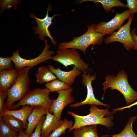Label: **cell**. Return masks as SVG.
Listing matches in <instances>:
<instances>
[{
	"label": "cell",
	"mask_w": 137,
	"mask_h": 137,
	"mask_svg": "<svg viewBox=\"0 0 137 137\" xmlns=\"http://www.w3.org/2000/svg\"><path fill=\"white\" fill-rule=\"evenodd\" d=\"M88 114L83 116L78 115L73 112L67 111V113L73 116L75 119L73 125L68 129L70 132L82 127L91 125H102L109 129L113 126V115L115 112L110 111L108 108L99 109L95 105H91Z\"/></svg>",
	"instance_id": "1"
},
{
	"label": "cell",
	"mask_w": 137,
	"mask_h": 137,
	"mask_svg": "<svg viewBox=\"0 0 137 137\" xmlns=\"http://www.w3.org/2000/svg\"><path fill=\"white\" fill-rule=\"evenodd\" d=\"M127 74L124 71H120L117 76L108 74L105 77L106 81L102 83L104 91L102 99H104L105 91L110 88L111 90H116L123 95L126 104L130 105L137 99V92L134 90L129 83Z\"/></svg>",
	"instance_id": "2"
},
{
	"label": "cell",
	"mask_w": 137,
	"mask_h": 137,
	"mask_svg": "<svg viewBox=\"0 0 137 137\" xmlns=\"http://www.w3.org/2000/svg\"><path fill=\"white\" fill-rule=\"evenodd\" d=\"M30 66L24 67L19 71L18 77L12 85L7 91V98L3 109L13 110L16 102L20 101L29 91L30 78L28 76Z\"/></svg>",
	"instance_id": "3"
},
{
	"label": "cell",
	"mask_w": 137,
	"mask_h": 137,
	"mask_svg": "<svg viewBox=\"0 0 137 137\" xmlns=\"http://www.w3.org/2000/svg\"><path fill=\"white\" fill-rule=\"evenodd\" d=\"M95 25L94 23H92L91 25H88L87 30L85 33L79 37H73L72 41L60 43L58 49L71 48L78 49L85 55L86 49L90 45H93V50L94 45H101L105 35L95 31Z\"/></svg>",
	"instance_id": "4"
},
{
	"label": "cell",
	"mask_w": 137,
	"mask_h": 137,
	"mask_svg": "<svg viewBox=\"0 0 137 137\" xmlns=\"http://www.w3.org/2000/svg\"><path fill=\"white\" fill-rule=\"evenodd\" d=\"M50 92L46 88H38L29 91L17 103L14 105L13 110L18 108L20 106L28 105L33 106H43L47 107L49 110L53 101V99L49 97Z\"/></svg>",
	"instance_id": "5"
},
{
	"label": "cell",
	"mask_w": 137,
	"mask_h": 137,
	"mask_svg": "<svg viewBox=\"0 0 137 137\" xmlns=\"http://www.w3.org/2000/svg\"><path fill=\"white\" fill-rule=\"evenodd\" d=\"M57 54L52 57L53 60L58 62L67 67L68 66L73 65L82 72L90 71L89 64L85 63L81 57L76 49L66 48L57 50Z\"/></svg>",
	"instance_id": "6"
},
{
	"label": "cell",
	"mask_w": 137,
	"mask_h": 137,
	"mask_svg": "<svg viewBox=\"0 0 137 137\" xmlns=\"http://www.w3.org/2000/svg\"><path fill=\"white\" fill-rule=\"evenodd\" d=\"M48 40L45 41V47L40 55L37 57L29 59H25L20 57L19 54L20 48L13 52L11 58L14 63L15 70L19 71L22 68L26 67H32L42 63L46 62L51 59V55L54 53V52L49 50L50 46L47 44Z\"/></svg>",
	"instance_id": "7"
},
{
	"label": "cell",
	"mask_w": 137,
	"mask_h": 137,
	"mask_svg": "<svg viewBox=\"0 0 137 137\" xmlns=\"http://www.w3.org/2000/svg\"><path fill=\"white\" fill-rule=\"evenodd\" d=\"M134 16V14H131L126 24L121 26L117 31H114L111 35L107 37L104 40L105 43L117 42L122 43L127 51L133 49L135 43L130 30Z\"/></svg>",
	"instance_id": "8"
},
{
	"label": "cell",
	"mask_w": 137,
	"mask_h": 137,
	"mask_svg": "<svg viewBox=\"0 0 137 137\" xmlns=\"http://www.w3.org/2000/svg\"><path fill=\"white\" fill-rule=\"evenodd\" d=\"M131 14L129 9L119 13H116L114 17L108 22L102 21L95 25L94 29L97 32L111 35L121 26L125 20L128 19Z\"/></svg>",
	"instance_id": "9"
},
{
	"label": "cell",
	"mask_w": 137,
	"mask_h": 137,
	"mask_svg": "<svg viewBox=\"0 0 137 137\" xmlns=\"http://www.w3.org/2000/svg\"><path fill=\"white\" fill-rule=\"evenodd\" d=\"M82 84L86 87L87 90V96L85 99L83 101L77 102L70 105L71 107L76 108L85 105H95L105 106L108 108H110V106L107 104L103 103L96 99L94 96L93 88L92 85L93 81L95 80L96 77L95 73L93 75L91 76L88 72H83L81 75Z\"/></svg>",
	"instance_id": "10"
},
{
	"label": "cell",
	"mask_w": 137,
	"mask_h": 137,
	"mask_svg": "<svg viewBox=\"0 0 137 137\" xmlns=\"http://www.w3.org/2000/svg\"><path fill=\"white\" fill-rule=\"evenodd\" d=\"M52 8L50 5H48L45 17L42 19L36 17L33 13L29 14L30 16L34 18L36 21L37 26L34 28V34L35 35L38 34L39 35V38L43 41H46L45 37H48L50 39L52 43L55 46L56 44V42L55 40L51 35L49 30V27L52 23V20L54 18L58 15V14L54 15L52 17L49 16L48 12L51 10Z\"/></svg>",
	"instance_id": "11"
},
{
	"label": "cell",
	"mask_w": 137,
	"mask_h": 137,
	"mask_svg": "<svg viewBox=\"0 0 137 137\" xmlns=\"http://www.w3.org/2000/svg\"><path fill=\"white\" fill-rule=\"evenodd\" d=\"M73 91V88L71 87L58 91V95L57 98L53 99L48 112L53 113L59 120L61 119V113L65 107L74 101V98L71 94Z\"/></svg>",
	"instance_id": "12"
},
{
	"label": "cell",
	"mask_w": 137,
	"mask_h": 137,
	"mask_svg": "<svg viewBox=\"0 0 137 137\" xmlns=\"http://www.w3.org/2000/svg\"><path fill=\"white\" fill-rule=\"evenodd\" d=\"M50 70L60 81L70 86L73 84L76 77L81 73L82 71L76 66H74L73 69L68 71H65L61 70L60 66L57 69L54 65H49L48 66Z\"/></svg>",
	"instance_id": "13"
},
{
	"label": "cell",
	"mask_w": 137,
	"mask_h": 137,
	"mask_svg": "<svg viewBox=\"0 0 137 137\" xmlns=\"http://www.w3.org/2000/svg\"><path fill=\"white\" fill-rule=\"evenodd\" d=\"M48 112V109L44 106H34L28 118V127L25 131L29 137L41 117L44 115L46 114Z\"/></svg>",
	"instance_id": "14"
},
{
	"label": "cell",
	"mask_w": 137,
	"mask_h": 137,
	"mask_svg": "<svg viewBox=\"0 0 137 137\" xmlns=\"http://www.w3.org/2000/svg\"><path fill=\"white\" fill-rule=\"evenodd\" d=\"M34 107L28 105H23L21 109L18 110L3 109L2 112L0 113V115L7 114L13 116L22 122L24 128L26 130L28 126V118Z\"/></svg>",
	"instance_id": "15"
},
{
	"label": "cell",
	"mask_w": 137,
	"mask_h": 137,
	"mask_svg": "<svg viewBox=\"0 0 137 137\" xmlns=\"http://www.w3.org/2000/svg\"><path fill=\"white\" fill-rule=\"evenodd\" d=\"M63 122V120H59L48 112L42 126L41 137H48L51 132L61 126Z\"/></svg>",
	"instance_id": "16"
},
{
	"label": "cell",
	"mask_w": 137,
	"mask_h": 137,
	"mask_svg": "<svg viewBox=\"0 0 137 137\" xmlns=\"http://www.w3.org/2000/svg\"><path fill=\"white\" fill-rule=\"evenodd\" d=\"M18 73L15 69L0 71V90L7 91L15 81Z\"/></svg>",
	"instance_id": "17"
},
{
	"label": "cell",
	"mask_w": 137,
	"mask_h": 137,
	"mask_svg": "<svg viewBox=\"0 0 137 137\" xmlns=\"http://www.w3.org/2000/svg\"><path fill=\"white\" fill-rule=\"evenodd\" d=\"M73 137H108V135L99 136L98 135L97 125L81 127L73 130Z\"/></svg>",
	"instance_id": "18"
},
{
	"label": "cell",
	"mask_w": 137,
	"mask_h": 137,
	"mask_svg": "<svg viewBox=\"0 0 137 137\" xmlns=\"http://www.w3.org/2000/svg\"><path fill=\"white\" fill-rule=\"evenodd\" d=\"M35 77L36 82L40 84L47 83L57 79L56 76L45 66L39 67L37 70Z\"/></svg>",
	"instance_id": "19"
},
{
	"label": "cell",
	"mask_w": 137,
	"mask_h": 137,
	"mask_svg": "<svg viewBox=\"0 0 137 137\" xmlns=\"http://www.w3.org/2000/svg\"><path fill=\"white\" fill-rule=\"evenodd\" d=\"M3 121L6 124L18 133L23 131V122L20 120L10 115H0Z\"/></svg>",
	"instance_id": "20"
},
{
	"label": "cell",
	"mask_w": 137,
	"mask_h": 137,
	"mask_svg": "<svg viewBox=\"0 0 137 137\" xmlns=\"http://www.w3.org/2000/svg\"><path fill=\"white\" fill-rule=\"evenodd\" d=\"M89 1L94 2H97L100 3L107 13H109L111 9L114 7H120L127 8L126 5L122 3L119 0H82L79 1L81 3L83 2Z\"/></svg>",
	"instance_id": "21"
},
{
	"label": "cell",
	"mask_w": 137,
	"mask_h": 137,
	"mask_svg": "<svg viewBox=\"0 0 137 137\" xmlns=\"http://www.w3.org/2000/svg\"><path fill=\"white\" fill-rule=\"evenodd\" d=\"M137 118L134 116L129 118L126 125L122 131L119 133L112 135V137H137L136 135L133 130L132 124Z\"/></svg>",
	"instance_id": "22"
},
{
	"label": "cell",
	"mask_w": 137,
	"mask_h": 137,
	"mask_svg": "<svg viewBox=\"0 0 137 137\" xmlns=\"http://www.w3.org/2000/svg\"><path fill=\"white\" fill-rule=\"evenodd\" d=\"M45 86L50 92H57L68 89L71 87L66 83L57 79L47 83Z\"/></svg>",
	"instance_id": "23"
},
{
	"label": "cell",
	"mask_w": 137,
	"mask_h": 137,
	"mask_svg": "<svg viewBox=\"0 0 137 137\" xmlns=\"http://www.w3.org/2000/svg\"><path fill=\"white\" fill-rule=\"evenodd\" d=\"M74 124L72 121H68L66 119L63 120L62 125L50 134L48 137H59L61 135L65 132L66 130L72 127Z\"/></svg>",
	"instance_id": "24"
},
{
	"label": "cell",
	"mask_w": 137,
	"mask_h": 137,
	"mask_svg": "<svg viewBox=\"0 0 137 137\" xmlns=\"http://www.w3.org/2000/svg\"><path fill=\"white\" fill-rule=\"evenodd\" d=\"M18 133L5 124L0 117V137H16Z\"/></svg>",
	"instance_id": "25"
},
{
	"label": "cell",
	"mask_w": 137,
	"mask_h": 137,
	"mask_svg": "<svg viewBox=\"0 0 137 137\" xmlns=\"http://www.w3.org/2000/svg\"><path fill=\"white\" fill-rule=\"evenodd\" d=\"M21 2L19 0H1V13L5 9L9 10L11 8L14 7L15 9H17V5Z\"/></svg>",
	"instance_id": "26"
},
{
	"label": "cell",
	"mask_w": 137,
	"mask_h": 137,
	"mask_svg": "<svg viewBox=\"0 0 137 137\" xmlns=\"http://www.w3.org/2000/svg\"><path fill=\"white\" fill-rule=\"evenodd\" d=\"M12 62L11 57H0V71L4 70H12L15 69L11 65Z\"/></svg>",
	"instance_id": "27"
},
{
	"label": "cell",
	"mask_w": 137,
	"mask_h": 137,
	"mask_svg": "<svg viewBox=\"0 0 137 137\" xmlns=\"http://www.w3.org/2000/svg\"><path fill=\"white\" fill-rule=\"evenodd\" d=\"M45 118L46 116H44L41 117L36 128L34 132L30 137H41L42 126Z\"/></svg>",
	"instance_id": "28"
},
{
	"label": "cell",
	"mask_w": 137,
	"mask_h": 137,
	"mask_svg": "<svg viewBox=\"0 0 137 137\" xmlns=\"http://www.w3.org/2000/svg\"><path fill=\"white\" fill-rule=\"evenodd\" d=\"M126 5L131 14L137 13V0H127Z\"/></svg>",
	"instance_id": "29"
},
{
	"label": "cell",
	"mask_w": 137,
	"mask_h": 137,
	"mask_svg": "<svg viewBox=\"0 0 137 137\" xmlns=\"http://www.w3.org/2000/svg\"><path fill=\"white\" fill-rule=\"evenodd\" d=\"M7 96V91L0 90V113L3 111L4 101Z\"/></svg>",
	"instance_id": "30"
},
{
	"label": "cell",
	"mask_w": 137,
	"mask_h": 137,
	"mask_svg": "<svg viewBox=\"0 0 137 137\" xmlns=\"http://www.w3.org/2000/svg\"><path fill=\"white\" fill-rule=\"evenodd\" d=\"M136 28H133L131 32L132 38L134 42L135 45L133 48L134 50H137V35L135 33Z\"/></svg>",
	"instance_id": "31"
},
{
	"label": "cell",
	"mask_w": 137,
	"mask_h": 137,
	"mask_svg": "<svg viewBox=\"0 0 137 137\" xmlns=\"http://www.w3.org/2000/svg\"><path fill=\"white\" fill-rule=\"evenodd\" d=\"M137 105V101L133 103L128 105V106H124V107H119L117 108H115L113 110V111L114 112H116L118 111H122L124 109L127 108L130 109L132 107L135 106Z\"/></svg>",
	"instance_id": "32"
},
{
	"label": "cell",
	"mask_w": 137,
	"mask_h": 137,
	"mask_svg": "<svg viewBox=\"0 0 137 137\" xmlns=\"http://www.w3.org/2000/svg\"><path fill=\"white\" fill-rule=\"evenodd\" d=\"M16 137H29V136L25 131H23L18 133V135Z\"/></svg>",
	"instance_id": "33"
},
{
	"label": "cell",
	"mask_w": 137,
	"mask_h": 137,
	"mask_svg": "<svg viewBox=\"0 0 137 137\" xmlns=\"http://www.w3.org/2000/svg\"><path fill=\"white\" fill-rule=\"evenodd\" d=\"M136 66L137 67V65Z\"/></svg>",
	"instance_id": "34"
}]
</instances>
